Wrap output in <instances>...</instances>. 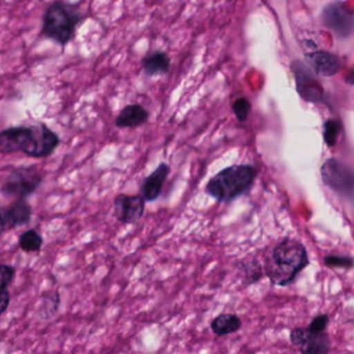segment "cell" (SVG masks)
Listing matches in <instances>:
<instances>
[{
    "mask_svg": "<svg viewBox=\"0 0 354 354\" xmlns=\"http://www.w3.org/2000/svg\"><path fill=\"white\" fill-rule=\"evenodd\" d=\"M61 144V138L45 123L14 126L0 132V153H24L32 158H46Z\"/></svg>",
    "mask_w": 354,
    "mask_h": 354,
    "instance_id": "obj_1",
    "label": "cell"
},
{
    "mask_svg": "<svg viewBox=\"0 0 354 354\" xmlns=\"http://www.w3.org/2000/svg\"><path fill=\"white\" fill-rule=\"evenodd\" d=\"M308 265L306 248L293 239L279 242L265 264L266 273L274 285L287 286Z\"/></svg>",
    "mask_w": 354,
    "mask_h": 354,
    "instance_id": "obj_2",
    "label": "cell"
},
{
    "mask_svg": "<svg viewBox=\"0 0 354 354\" xmlns=\"http://www.w3.org/2000/svg\"><path fill=\"white\" fill-rule=\"evenodd\" d=\"M84 19L77 5L55 0L43 14L41 36L66 46L73 40L76 30Z\"/></svg>",
    "mask_w": 354,
    "mask_h": 354,
    "instance_id": "obj_3",
    "label": "cell"
},
{
    "mask_svg": "<svg viewBox=\"0 0 354 354\" xmlns=\"http://www.w3.org/2000/svg\"><path fill=\"white\" fill-rule=\"evenodd\" d=\"M257 174L258 171L252 165H232L213 176L205 192L218 202H232L252 188Z\"/></svg>",
    "mask_w": 354,
    "mask_h": 354,
    "instance_id": "obj_4",
    "label": "cell"
},
{
    "mask_svg": "<svg viewBox=\"0 0 354 354\" xmlns=\"http://www.w3.org/2000/svg\"><path fill=\"white\" fill-rule=\"evenodd\" d=\"M43 181L44 175L38 167H16L3 182L1 194L6 198L26 200L39 189Z\"/></svg>",
    "mask_w": 354,
    "mask_h": 354,
    "instance_id": "obj_5",
    "label": "cell"
},
{
    "mask_svg": "<svg viewBox=\"0 0 354 354\" xmlns=\"http://www.w3.org/2000/svg\"><path fill=\"white\" fill-rule=\"evenodd\" d=\"M324 183L346 198L354 196V171L335 158L327 159L321 167Z\"/></svg>",
    "mask_w": 354,
    "mask_h": 354,
    "instance_id": "obj_6",
    "label": "cell"
},
{
    "mask_svg": "<svg viewBox=\"0 0 354 354\" xmlns=\"http://www.w3.org/2000/svg\"><path fill=\"white\" fill-rule=\"evenodd\" d=\"M324 26L339 37H348L353 32L354 15L341 1L327 6L322 12Z\"/></svg>",
    "mask_w": 354,
    "mask_h": 354,
    "instance_id": "obj_7",
    "label": "cell"
},
{
    "mask_svg": "<svg viewBox=\"0 0 354 354\" xmlns=\"http://www.w3.org/2000/svg\"><path fill=\"white\" fill-rule=\"evenodd\" d=\"M146 202L142 194H119L113 200L115 217L125 225L136 223L144 215Z\"/></svg>",
    "mask_w": 354,
    "mask_h": 354,
    "instance_id": "obj_8",
    "label": "cell"
},
{
    "mask_svg": "<svg viewBox=\"0 0 354 354\" xmlns=\"http://www.w3.org/2000/svg\"><path fill=\"white\" fill-rule=\"evenodd\" d=\"M291 342L299 346L302 353H326L330 349V339L324 331L315 333L310 328H295L291 333Z\"/></svg>",
    "mask_w": 354,
    "mask_h": 354,
    "instance_id": "obj_9",
    "label": "cell"
},
{
    "mask_svg": "<svg viewBox=\"0 0 354 354\" xmlns=\"http://www.w3.org/2000/svg\"><path fill=\"white\" fill-rule=\"evenodd\" d=\"M32 208L26 200H17L9 207L1 209V232L11 231L28 225L32 221Z\"/></svg>",
    "mask_w": 354,
    "mask_h": 354,
    "instance_id": "obj_10",
    "label": "cell"
},
{
    "mask_svg": "<svg viewBox=\"0 0 354 354\" xmlns=\"http://www.w3.org/2000/svg\"><path fill=\"white\" fill-rule=\"evenodd\" d=\"M169 174L171 167L167 163L161 162L150 175L145 178L140 186V194L147 202H154L160 196Z\"/></svg>",
    "mask_w": 354,
    "mask_h": 354,
    "instance_id": "obj_11",
    "label": "cell"
},
{
    "mask_svg": "<svg viewBox=\"0 0 354 354\" xmlns=\"http://www.w3.org/2000/svg\"><path fill=\"white\" fill-rule=\"evenodd\" d=\"M150 113L140 104H129L124 107L115 118V124L120 129L138 128L148 122Z\"/></svg>",
    "mask_w": 354,
    "mask_h": 354,
    "instance_id": "obj_12",
    "label": "cell"
},
{
    "mask_svg": "<svg viewBox=\"0 0 354 354\" xmlns=\"http://www.w3.org/2000/svg\"><path fill=\"white\" fill-rule=\"evenodd\" d=\"M171 57L167 53L161 50H155L148 53L142 59V68L144 73L149 77L165 75L171 69Z\"/></svg>",
    "mask_w": 354,
    "mask_h": 354,
    "instance_id": "obj_13",
    "label": "cell"
},
{
    "mask_svg": "<svg viewBox=\"0 0 354 354\" xmlns=\"http://www.w3.org/2000/svg\"><path fill=\"white\" fill-rule=\"evenodd\" d=\"M314 71L323 77H330L341 69V62L335 55L324 51L312 53L308 57Z\"/></svg>",
    "mask_w": 354,
    "mask_h": 354,
    "instance_id": "obj_14",
    "label": "cell"
},
{
    "mask_svg": "<svg viewBox=\"0 0 354 354\" xmlns=\"http://www.w3.org/2000/svg\"><path fill=\"white\" fill-rule=\"evenodd\" d=\"M241 325V320L236 315L223 314L213 319L210 326L215 335L223 337L239 330Z\"/></svg>",
    "mask_w": 354,
    "mask_h": 354,
    "instance_id": "obj_15",
    "label": "cell"
},
{
    "mask_svg": "<svg viewBox=\"0 0 354 354\" xmlns=\"http://www.w3.org/2000/svg\"><path fill=\"white\" fill-rule=\"evenodd\" d=\"M61 304V296L57 291L46 292L41 295V304L38 306L40 318L49 319L57 314Z\"/></svg>",
    "mask_w": 354,
    "mask_h": 354,
    "instance_id": "obj_16",
    "label": "cell"
},
{
    "mask_svg": "<svg viewBox=\"0 0 354 354\" xmlns=\"http://www.w3.org/2000/svg\"><path fill=\"white\" fill-rule=\"evenodd\" d=\"M44 238L37 230L30 229L19 236V246L24 252H38L42 250Z\"/></svg>",
    "mask_w": 354,
    "mask_h": 354,
    "instance_id": "obj_17",
    "label": "cell"
},
{
    "mask_svg": "<svg viewBox=\"0 0 354 354\" xmlns=\"http://www.w3.org/2000/svg\"><path fill=\"white\" fill-rule=\"evenodd\" d=\"M342 125L339 122L327 121L324 125V140L326 142L327 146L333 147L335 146V142H337V136L341 132Z\"/></svg>",
    "mask_w": 354,
    "mask_h": 354,
    "instance_id": "obj_18",
    "label": "cell"
},
{
    "mask_svg": "<svg viewBox=\"0 0 354 354\" xmlns=\"http://www.w3.org/2000/svg\"><path fill=\"white\" fill-rule=\"evenodd\" d=\"M250 109V103L245 98L237 99L233 104L234 113L240 122H245L248 120Z\"/></svg>",
    "mask_w": 354,
    "mask_h": 354,
    "instance_id": "obj_19",
    "label": "cell"
},
{
    "mask_svg": "<svg viewBox=\"0 0 354 354\" xmlns=\"http://www.w3.org/2000/svg\"><path fill=\"white\" fill-rule=\"evenodd\" d=\"M0 272H1V283H0V287H1V289H8V287L13 283L14 279H15V267L9 264H1Z\"/></svg>",
    "mask_w": 354,
    "mask_h": 354,
    "instance_id": "obj_20",
    "label": "cell"
},
{
    "mask_svg": "<svg viewBox=\"0 0 354 354\" xmlns=\"http://www.w3.org/2000/svg\"><path fill=\"white\" fill-rule=\"evenodd\" d=\"M325 265L330 267H343L350 268L353 265V260L348 257L328 256L324 259Z\"/></svg>",
    "mask_w": 354,
    "mask_h": 354,
    "instance_id": "obj_21",
    "label": "cell"
},
{
    "mask_svg": "<svg viewBox=\"0 0 354 354\" xmlns=\"http://www.w3.org/2000/svg\"><path fill=\"white\" fill-rule=\"evenodd\" d=\"M327 324H328V317L326 315H320L312 321V323L308 325V328L315 333H321L325 330Z\"/></svg>",
    "mask_w": 354,
    "mask_h": 354,
    "instance_id": "obj_22",
    "label": "cell"
},
{
    "mask_svg": "<svg viewBox=\"0 0 354 354\" xmlns=\"http://www.w3.org/2000/svg\"><path fill=\"white\" fill-rule=\"evenodd\" d=\"M0 296H1L0 297V314H5L11 304V294H10L9 290L1 289Z\"/></svg>",
    "mask_w": 354,
    "mask_h": 354,
    "instance_id": "obj_23",
    "label": "cell"
},
{
    "mask_svg": "<svg viewBox=\"0 0 354 354\" xmlns=\"http://www.w3.org/2000/svg\"><path fill=\"white\" fill-rule=\"evenodd\" d=\"M347 82H349V84H354V69H352L351 71H350L349 75L347 76Z\"/></svg>",
    "mask_w": 354,
    "mask_h": 354,
    "instance_id": "obj_24",
    "label": "cell"
}]
</instances>
